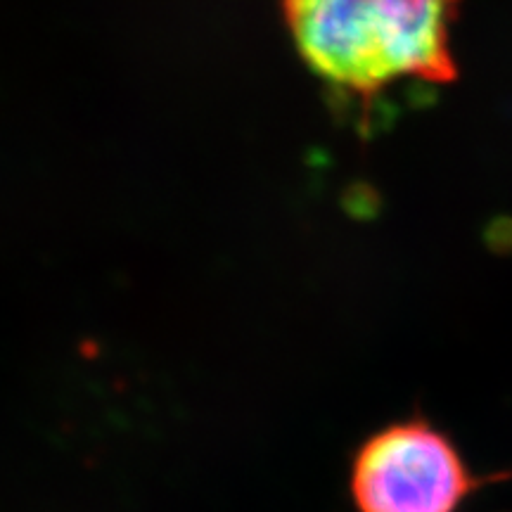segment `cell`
Masks as SVG:
<instances>
[{"label": "cell", "instance_id": "obj_1", "mask_svg": "<svg viewBox=\"0 0 512 512\" xmlns=\"http://www.w3.org/2000/svg\"><path fill=\"white\" fill-rule=\"evenodd\" d=\"M460 0H285L306 67L351 95L399 81L456 79L451 31Z\"/></svg>", "mask_w": 512, "mask_h": 512}, {"label": "cell", "instance_id": "obj_2", "mask_svg": "<svg viewBox=\"0 0 512 512\" xmlns=\"http://www.w3.org/2000/svg\"><path fill=\"white\" fill-rule=\"evenodd\" d=\"M486 482L491 479L470 470L456 441L422 415L370 434L349 470L356 512H458Z\"/></svg>", "mask_w": 512, "mask_h": 512}]
</instances>
